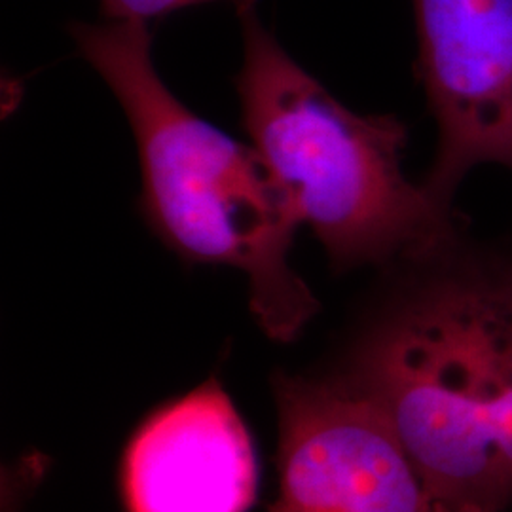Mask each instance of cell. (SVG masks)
<instances>
[{
	"instance_id": "2",
	"label": "cell",
	"mask_w": 512,
	"mask_h": 512,
	"mask_svg": "<svg viewBox=\"0 0 512 512\" xmlns=\"http://www.w3.org/2000/svg\"><path fill=\"white\" fill-rule=\"evenodd\" d=\"M69 31L126 114L150 232L186 262L243 272L258 325L277 342L294 340L319 306L291 266L302 226L262 154L169 90L145 21L73 23Z\"/></svg>"
},
{
	"instance_id": "3",
	"label": "cell",
	"mask_w": 512,
	"mask_h": 512,
	"mask_svg": "<svg viewBox=\"0 0 512 512\" xmlns=\"http://www.w3.org/2000/svg\"><path fill=\"white\" fill-rule=\"evenodd\" d=\"M238 19L241 124L334 270L391 268L465 230L456 211L404 175L401 118L340 103L264 27L255 0L238 4Z\"/></svg>"
},
{
	"instance_id": "4",
	"label": "cell",
	"mask_w": 512,
	"mask_h": 512,
	"mask_svg": "<svg viewBox=\"0 0 512 512\" xmlns=\"http://www.w3.org/2000/svg\"><path fill=\"white\" fill-rule=\"evenodd\" d=\"M281 416L272 512H439L393 427L349 380L275 382Z\"/></svg>"
},
{
	"instance_id": "7",
	"label": "cell",
	"mask_w": 512,
	"mask_h": 512,
	"mask_svg": "<svg viewBox=\"0 0 512 512\" xmlns=\"http://www.w3.org/2000/svg\"><path fill=\"white\" fill-rule=\"evenodd\" d=\"M99 2H101V12L105 19H120V21L137 19V21L148 23V19L162 18L184 8L217 2V0H99ZM232 2H236L238 6L245 0H232Z\"/></svg>"
},
{
	"instance_id": "1",
	"label": "cell",
	"mask_w": 512,
	"mask_h": 512,
	"mask_svg": "<svg viewBox=\"0 0 512 512\" xmlns=\"http://www.w3.org/2000/svg\"><path fill=\"white\" fill-rule=\"evenodd\" d=\"M401 287L353 349L349 380L380 406L439 512L512 503V238L465 230L395 264Z\"/></svg>"
},
{
	"instance_id": "5",
	"label": "cell",
	"mask_w": 512,
	"mask_h": 512,
	"mask_svg": "<svg viewBox=\"0 0 512 512\" xmlns=\"http://www.w3.org/2000/svg\"><path fill=\"white\" fill-rule=\"evenodd\" d=\"M418 76L437 124L427 194L456 211L476 165L512 171V0H412Z\"/></svg>"
},
{
	"instance_id": "6",
	"label": "cell",
	"mask_w": 512,
	"mask_h": 512,
	"mask_svg": "<svg viewBox=\"0 0 512 512\" xmlns=\"http://www.w3.org/2000/svg\"><path fill=\"white\" fill-rule=\"evenodd\" d=\"M129 512H245L256 461L238 412L215 380L156 414L126 458Z\"/></svg>"
}]
</instances>
